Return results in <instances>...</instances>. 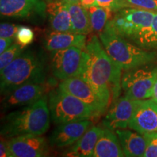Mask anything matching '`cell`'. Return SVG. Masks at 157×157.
<instances>
[{"label":"cell","instance_id":"obj_27","mask_svg":"<svg viewBox=\"0 0 157 157\" xmlns=\"http://www.w3.org/2000/svg\"><path fill=\"white\" fill-rule=\"evenodd\" d=\"M127 7L157 11V0H125Z\"/></svg>","mask_w":157,"mask_h":157},{"label":"cell","instance_id":"obj_22","mask_svg":"<svg viewBox=\"0 0 157 157\" xmlns=\"http://www.w3.org/2000/svg\"><path fill=\"white\" fill-rule=\"evenodd\" d=\"M87 10L89 13L93 32L98 35L103 31L108 22L112 18V12L99 5L90 7L87 9Z\"/></svg>","mask_w":157,"mask_h":157},{"label":"cell","instance_id":"obj_12","mask_svg":"<svg viewBox=\"0 0 157 157\" xmlns=\"http://www.w3.org/2000/svg\"><path fill=\"white\" fill-rule=\"evenodd\" d=\"M58 87L83 101L98 117L103 114L107 110L91 86L80 77H72L63 80L59 83Z\"/></svg>","mask_w":157,"mask_h":157},{"label":"cell","instance_id":"obj_33","mask_svg":"<svg viewBox=\"0 0 157 157\" xmlns=\"http://www.w3.org/2000/svg\"><path fill=\"white\" fill-rule=\"evenodd\" d=\"M152 98L157 103V78L156 79V82H155V84H154V89H153Z\"/></svg>","mask_w":157,"mask_h":157},{"label":"cell","instance_id":"obj_18","mask_svg":"<svg viewBox=\"0 0 157 157\" xmlns=\"http://www.w3.org/2000/svg\"><path fill=\"white\" fill-rule=\"evenodd\" d=\"M103 128L91 126L74 144L62 154L63 156L87 157L93 156L94 149Z\"/></svg>","mask_w":157,"mask_h":157},{"label":"cell","instance_id":"obj_34","mask_svg":"<svg viewBox=\"0 0 157 157\" xmlns=\"http://www.w3.org/2000/svg\"><path fill=\"white\" fill-rule=\"evenodd\" d=\"M59 1H61L63 2H65L66 4H69V3L78 2H80V0H59Z\"/></svg>","mask_w":157,"mask_h":157},{"label":"cell","instance_id":"obj_30","mask_svg":"<svg viewBox=\"0 0 157 157\" xmlns=\"http://www.w3.org/2000/svg\"><path fill=\"white\" fill-rule=\"evenodd\" d=\"M0 156L1 157H11L10 153L7 146V139L1 138V143H0Z\"/></svg>","mask_w":157,"mask_h":157},{"label":"cell","instance_id":"obj_14","mask_svg":"<svg viewBox=\"0 0 157 157\" xmlns=\"http://www.w3.org/2000/svg\"><path fill=\"white\" fill-rule=\"evenodd\" d=\"M93 124L91 120H82L58 124L51 133L49 143L55 148L70 147L87 132Z\"/></svg>","mask_w":157,"mask_h":157},{"label":"cell","instance_id":"obj_1","mask_svg":"<svg viewBox=\"0 0 157 157\" xmlns=\"http://www.w3.org/2000/svg\"><path fill=\"white\" fill-rule=\"evenodd\" d=\"M84 50L87 57L78 77L91 86L108 109L119 98L123 70L107 53L99 36H92Z\"/></svg>","mask_w":157,"mask_h":157},{"label":"cell","instance_id":"obj_26","mask_svg":"<svg viewBox=\"0 0 157 157\" xmlns=\"http://www.w3.org/2000/svg\"><path fill=\"white\" fill-rule=\"evenodd\" d=\"M143 135L146 140V148L143 157H157V132Z\"/></svg>","mask_w":157,"mask_h":157},{"label":"cell","instance_id":"obj_9","mask_svg":"<svg viewBox=\"0 0 157 157\" xmlns=\"http://www.w3.org/2000/svg\"><path fill=\"white\" fill-rule=\"evenodd\" d=\"M2 16L39 22L46 18L47 2L44 0H0Z\"/></svg>","mask_w":157,"mask_h":157},{"label":"cell","instance_id":"obj_10","mask_svg":"<svg viewBox=\"0 0 157 157\" xmlns=\"http://www.w3.org/2000/svg\"><path fill=\"white\" fill-rule=\"evenodd\" d=\"M48 85L46 83L26 84L15 88L2 95V109L7 111L35 103L46 95Z\"/></svg>","mask_w":157,"mask_h":157},{"label":"cell","instance_id":"obj_21","mask_svg":"<svg viewBox=\"0 0 157 157\" xmlns=\"http://www.w3.org/2000/svg\"><path fill=\"white\" fill-rule=\"evenodd\" d=\"M71 16L72 33L78 34L87 35L91 33V23L87 9L84 7L81 3L67 4Z\"/></svg>","mask_w":157,"mask_h":157},{"label":"cell","instance_id":"obj_20","mask_svg":"<svg viewBox=\"0 0 157 157\" xmlns=\"http://www.w3.org/2000/svg\"><path fill=\"white\" fill-rule=\"evenodd\" d=\"M93 157H122L125 156L118 136L111 129L103 128L96 143Z\"/></svg>","mask_w":157,"mask_h":157},{"label":"cell","instance_id":"obj_29","mask_svg":"<svg viewBox=\"0 0 157 157\" xmlns=\"http://www.w3.org/2000/svg\"><path fill=\"white\" fill-rule=\"evenodd\" d=\"M19 26L9 23H2L0 25V38L16 39Z\"/></svg>","mask_w":157,"mask_h":157},{"label":"cell","instance_id":"obj_3","mask_svg":"<svg viewBox=\"0 0 157 157\" xmlns=\"http://www.w3.org/2000/svg\"><path fill=\"white\" fill-rule=\"evenodd\" d=\"M48 73L47 59L42 52L24 50L1 71V95L26 84H45Z\"/></svg>","mask_w":157,"mask_h":157},{"label":"cell","instance_id":"obj_11","mask_svg":"<svg viewBox=\"0 0 157 157\" xmlns=\"http://www.w3.org/2000/svg\"><path fill=\"white\" fill-rule=\"evenodd\" d=\"M7 141L11 157H42L49 154L48 143L41 135H20Z\"/></svg>","mask_w":157,"mask_h":157},{"label":"cell","instance_id":"obj_7","mask_svg":"<svg viewBox=\"0 0 157 157\" xmlns=\"http://www.w3.org/2000/svg\"><path fill=\"white\" fill-rule=\"evenodd\" d=\"M156 78V63L124 71L121 77V89L124 92V96L132 100L152 98Z\"/></svg>","mask_w":157,"mask_h":157},{"label":"cell","instance_id":"obj_25","mask_svg":"<svg viewBox=\"0 0 157 157\" xmlns=\"http://www.w3.org/2000/svg\"><path fill=\"white\" fill-rule=\"evenodd\" d=\"M34 39V33L32 29L28 26H19L16 34V40L20 44L25 48L33 42Z\"/></svg>","mask_w":157,"mask_h":157},{"label":"cell","instance_id":"obj_6","mask_svg":"<svg viewBox=\"0 0 157 157\" xmlns=\"http://www.w3.org/2000/svg\"><path fill=\"white\" fill-rule=\"evenodd\" d=\"M155 12L132 7L117 11L108 25L116 34L135 43L151 25Z\"/></svg>","mask_w":157,"mask_h":157},{"label":"cell","instance_id":"obj_32","mask_svg":"<svg viewBox=\"0 0 157 157\" xmlns=\"http://www.w3.org/2000/svg\"><path fill=\"white\" fill-rule=\"evenodd\" d=\"M79 2L86 9H89L94 6L98 5L97 0H80Z\"/></svg>","mask_w":157,"mask_h":157},{"label":"cell","instance_id":"obj_24","mask_svg":"<svg viewBox=\"0 0 157 157\" xmlns=\"http://www.w3.org/2000/svg\"><path fill=\"white\" fill-rule=\"evenodd\" d=\"M24 47L20 44L18 42H15L7 48L0 56V70H3L11 63L17 57H18L25 50Z\"/></svg>","mask_w":157,"mask_h":157},{"label":"cell","instance_id":"obj_4","mask_svg":"<svg viewBox=\"0 0 157 157\" xmlns=\"http://www.w3.org/2000/svg\"><path fill=\"white\" fill-rule=\"evenodd\" d=\"M98 36L107 53L123 71L157 62V52L132 44L116 34L108 23Z\"/></svg>","mask_w":157,"mask_h":157},{"label":"cell","instance_id":"obj_35","mask_svg":"<svg viewBox=\"0 0 157 157\" xmlns=\"http://www.w3.org/2000/svg\"><path fill=\"white\" fill-rule=\"evenodd\" d=\"M44 1H45V2H47V3H48V2H49L52 1V0H44Z\"/></svg>","mask_w":157,"mask_h":157},{"label":"cell","instance_id":"obj_23","mask_svg":"<svg viewBox=\"0 0 157 157\" xmlns=\"http://www.w3.org/2000/svg\"><path fill=\"white\" fill-rule=\"evenodd\" d=\"M135 44L146 50H157V11L155 12L151 26L138 39Z\"/></svg>","mask_w":157,"mask_h":157},{"label":"cell","instance_id":"obj_13","mask_svg":"<svg viewBox=\"0 0 157 157\" xmlns=\"http://www.w3.org/2000/svg\"><path fill=\"white\" fill-rule=\"evenodd\" d=\"M128 127L141 135L157 132V103L152 98L139 100Z\"/></svg>","mask_w":157,"mask_h":157},{"label":"cell","instance_id":"obj_19","mask_svg":"<svg viewBox=\"0 0 157 157\" xmlns=\"http://www.w3.org/2000/svg\"><path fill=\"white\" fill-rule=\"evenodd\" d=\"M125 156L141 157L143 156L146 148V140L144 135L137 132L125 129H116Z\"/></svg>","mask_w":157,"mask_h":157},{"label":"cell","instance_id":"obj_17","mask_svg":"<svg viewBox=\"0 0 157 157\" xmlns=\"http://www.w3.org/2000/svg\"><path fill=\"white\" fill-rule=\"evenodd\" d=\"M47 15L51 31L72 32L71 22L67 4L59 0L47 3Z\"/></svg>","mask_w":157,"mask_h":157},{"label":"cell","instance_id":"obj_16","mask_svg":"<svg viewBox=\"0 0 157 157\" xmlns=\"http://www.w3.org/2000/svg\"><path fill=\"white\" fill-rule=\"evenodd\" d=\"M44 44L46 50L50 52L63 50L71 47H76L84 50L87 44V36L84 34H74L72 32L50 31L45 35Z\"/></svg>","mask_w":157,"mask_h":157},{"label":"cell","instance_id":"obj_15","mask_svg":"<svg viewBox=\"0 0 157 157\" xmlns=\"http://www.w3.org/2000/svg\"><path fill=\"white\" fill-rule=\"evenodd\" d=\"M138 101L129 99L125 96L118 98L114 103L111 104L109 111L104 117V127L113 131L128 127Z\"/></svg>","mask_w":157,"mask_h":157},{"label":"cell","instance_id":"obj_8","mask_svg":"<svg viewBox=\"0 0 157 157\" xmlns=\"http://www.w3.org/2000/svg\"><path fill=\"white\" fill-rule=\"evenodd\" d=\"M86 57V51L76 47L52 51L50 54L52 75L61 81L72 77H78Z\"/></svg>","mask_w":157,"mask_h":157},{"label":"cell","instance_id":"obj_28","mask_svg":"<svg viewBox=\"0 0 157 157\" xmlns=\"http://www.w3.org/2000/svg\"><path fill=\"white\" fill-rule=\"evenodd\" d=\"M97 2L98 5L110 10L113 13L127 7L125 0H97Z\"/></svg>","mask_w":157,"mask_h":157},{"label":"cell","instance_id":"obj_31","mask_svg":"<svg viewBox=\"0 0 157 157\" xmlns=\"http://www.w3.org/2000/svg\"><path fill=\"white\" fill-rule=\"evenodd\" d=\"M15 39L12 38H1L0 39V54L9 48L13 44Z\"/></svg>","mask_w":157,"mask_h":157},{"label":"cell","instance_id":"obj_5","mask_svg":"<svg viewBox=\"0 0 157 157\" xmlns=\"http://www.w3.org/2000/svg\"><path fill=\"white\" fill-rule=\"evenodd\" d=\"M48 107L51 120L57 125L98 117L87 104L58 87L49 92Z\"/></svg>","mask_w":157,"mask_h":157},{"label":"cell","instance_id":"obj_2","mask_svg":"<svg viewBox=\"0 0 157 157\" xmlns=\"http://www.w3.org/2000/svg\"><path fill=\"white\" fill-rule=\"evenodd\" d=\"M48 96L45 95L35 103L16 109L6 114L1 124V137L9 139L20 135H42L50 122Z\"/></svg>","mask_w":157,"mask_h":157}]
</instances>
